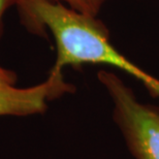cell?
Returning a JSON list of instances; mask_svg holds the SVG:
<instances>
[{
    "label": "cell",
    "mask_w": 159,
    "mask_h": 159,
    "mask_svg": "<svg viewBox=\"0 0 159 159\" xmlns=\"http://www.w3.org/2000/svg\"><path fill=\"white\" fill-rule=\"evenodd\" d=\"M25 22L34 31L49 30L56 43V60L51 70L82 64L110 65L136 79L152 96L159 98V79L126 58L110 39L96 16L79 11L50 0H21L18 5Z\"/></svg>",
    "instance_id": "1"
},
{
    "label": "cell",
    "mask_w": 159,
    "mask_h": 159,
    "mask_svg": "<svg viewBox=\"0 0 159 159\" xmlns=\"http://www.w3.org/2000/svg\"><path fill=\"white\" fill-rule=\"evenodd\" d=\"M113 103V120L134 159H159V107L141 102L116 74L98 71Z\"/></svg>",
    "instance_id": "2"
},
{
    "label": "cell",
    "mask_w": 159,
    "mask_h": 159,
    "mask_svg": "<svg viewBox=\"0 0 159 159\" xmlns=\"http://www.w3.org/2000/svg\"><path fill=\"white\" fill-rule=\"evenodd\" d=\"M74 86L65 81L63 72L50 71L46 81L35 86L19 88L16 85L0 87V117H27L43 114L49 102L71 93Z\"/></svg>",
    "instance_id": "3"
},
{
    "label": "cell",
    "mask_w": 159,
    "mask_h": 159,
    "mask_svg": "<svg viewBox=\"0 0 159 159\" xmlns=\"http://www.w3.org/2000/svg\"><path fill=\"white\" fill-rule=\"evenodd\" d=\"M50 1L63 3V4L69 6V7L91 16L97 15V11L94 7L92 0H50Z\"/></svg>",
    "instance_id": "4"
},
{
    "label": "cell",
    "mask_w": 159,
    "mask_h": 159,
    "mask_svg": "<svg viewBox=\"0 0 159 159\" xmlns=\"http://www.w3.org/2000/svg\"><path fill=\"white\" fill-rule=\"evenodd\" d=\"M18 77L15 71L11 69L4 68L0 65V87L2 86H9V85H16Z\"/></svg>",
    "instance_id": "5"
},
{
    "label": "cell",
    "mask_w": 159,
    "mask_h": 159,
    "mask_svg": "<svg viewBox=\"0 0 159 159\" xmlns=\"http://www.w3.org/2000/svg\"><path fill=\"white\" fill-rule=\"evenodd\" d=\"M21 0H0V35L2 32L3 26V18L5 12L12 6H18Z\"/></svg>",
    "instance_id": "6"
},
{
    "label": "cell",
    "mask_w": 159,
    "mask_h": 159,
    "mask_svg": "<svg viewBox=\"0 0 159 159\" xmlns=\"http://www.w3.org/2000/svg\"><path fill=\"white\" fill-rule=\"evenodd\" d=\"M92 1H93L95 9H96V11L98 12V11H99V9L101 8V6H102L103 2L106 1V0H92Z\"/></svg>",
    "instance_id": "7"
}]
</instances>
